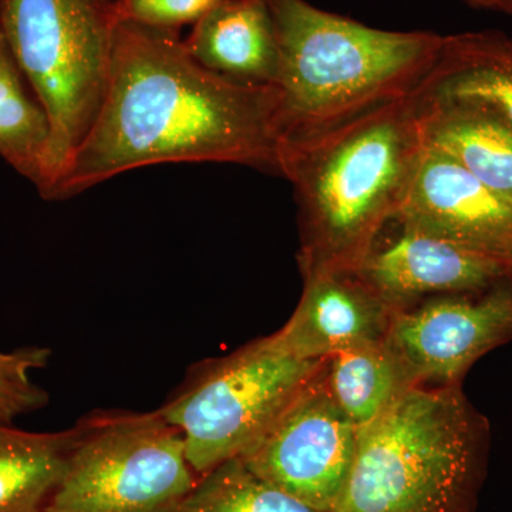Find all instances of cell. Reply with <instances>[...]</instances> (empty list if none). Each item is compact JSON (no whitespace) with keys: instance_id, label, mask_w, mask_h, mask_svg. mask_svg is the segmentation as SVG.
Returning a JSON list of instances; mask_svg holds the SVG:
<instances>
[{"instance_id":"1","label":"cell","mask_w":512,"mask_h":512,"mask_svg":"<svg viewBox=\"0 0 512 512\" xmlns=\"http://www.w3.org/2000/svg\"><path fill=\"white\" fill-rule=\"evenodd\" d=\"M281 94L201 66L178 30L117 22L109 89L92 130L47 201L164 163H227L279 173Z\"/></svg>"},{"instance_id":"20","label":"cell","mask_w":512,"mask_h":512,"mask_svg":"<svg viewBox=\"0 0 512 512\" xmlns=\"http://www.w3.org/2000/svg\"><path fill=\"white\" fill-rule=\"evenodd\" d=\"M52 350L43 346H26L0 350V423L39 412L50 402L49 393L32 379V375L49 366Z\"/></svg>"},{"instance_id":"17","label":"cell","mask_w":512,"mask_h":512,"mask_svg":"<svg viewBox=\"0 0 512 512\" xmlns=\"http://www.w3.org/2000/svg\"><path fill=\"white\" fill-rule=\"evenodd\" d=\"M325 376L333 399L357 429L372 423L413 387L386 340L352 346L326 357Z\"/></svg>"},{"instance_id":"4","label":"cell","mask_w":512,"mask_h":512,"mask_svg":"<svg viewBox=\"0 0 512 512\" xmlns=\"http://www.w3.org/2000/svg\"><path fill=\"white\" fill-rule=\"evenodd\" d=\"M490 424L461 383L410 387L359 429L332 512H476Z\"/></svg>"},{"instance_id":"13","label":"cell","mask_w":512,"mask_h":512,"mask_svg":"<svg viewBox=\"0 0 512 512\" xmlns=\"http://www.w3.org/2000/svg\"><path fill=\"white\" fill-rule=\"evenodd\" d=\"M201 66L231 82L276 87L281 52L266 0H224L184 40Z\"/></svg>"},{"instance_id":"21","label":"cell","mask_w":512,"mask_h":512,"mask_svg":"<svg viewBox=\"0 0 512 512\" xmlns=\"http://www.w3.org/2000/svg\"><path fill=\"white\" fill-rule=\"evenodd\" d=\"M224 0H114L117 22L180 30L195 25Z\"/></svg>"},{"instance_id":"22","label":"cell","mask_w":512,"mask_h":512,"mask_svg":"<svg viewBox=\"0 0 512 512\" xmlns=\"http://www.w3.org/2000/svg\"><path fill=\"white\" fill-rule=\"evenodd\" d=\"M473 8L497 10L512 16V0H463Z\"/></svg>"},{"instance_id":"10","label":"cell","mask_w":512,"mask_h":512,"mask_svg":"<svg viewBox=\"0 0 512 512\" xmlns=\"http://www.w3.org/2000/svg\"><path fill=\"white\" fill-rule=\"evenodd\" d=\"M394 220L512 268V198L430 148Z\"/></svg>"},{"instance_id":"18","label":"cell","mask_w":512,"mask_h":512,"mask_svg":"<svg viewBox=\"0 0 512 512\" xmlns=\"http://www.w3.org/2000/svg\"><path fill=\"white\" fill-rule=\"evenodd\" d=\"M50 124L45 109L0 32V158L43 191Z\"/></svg>"},{"instance_id":"15","label":"cell","mask_w":512,"mask_h":512,"mask_svg":"<svg viewBox=\"0 0 512 512\" xmlns=\"http://www.w3.org/2000/svg\"><path fill=\"white\" fill-rule=\"evenodd\" d=\"M420 96L480 104L512 127V39L497 30L444 36Z\"/></svg>"},{"instance_id":"7","label":"cell","mask_w":512,"mask_h":512,"mask_svg":"<svg viewBox=\"0 0 512 512\" xmlns=\"http://www.w3.org/2000/svg\"><path fill=\"white\" fill-rule=\"evenodd\" d=\"M76 427L43 512H177L200 480L180 431L158 410H96Z\"/></svg>"},{"instance_id":"16","label":"cell","mask_w":512,"mask_h":512,"mask_svg":"<svg viewBox=\"0 0 512 512\" xmlns=\"http://www.w3.org/2000/svg\"><path fill=\"white\" fill-rule=\"evenodd\" d=\"M77 439V427L36 433L0 423V512H43Z\"/></svg>"},{"instance_id":"14","label":"cell","mask_w":512,"mask_h":512,"mask_svg":"<svg viewBox=\"0 0 512 512\" xmlns=\"http://www.w3.org/2000/svg\"><path fill=\"white\" fill-rule=\"evenodd\" d=\"M424 147L453 160L477 180L512 198V127L470 101L413 93Z\"/></svg>"},{"instance_id":"9","label":"cell","mask_w":512,"mask_h":512,"mask_svg":"<svg viewBox=\"0 0 512 512\" xmlns=\"http://www.w3.org/2000/svg\"><path fill=\"white\" fill-rule=\"evenodd\" d=\"M511 340L512 276L396 311L386 338L413 386L461 383L478 359Z\"/></svg>"},{"instance_id":"6","label":"cell","mask_w":512,"mask_h":512,"mask_svg":"<svg viewBox=\"0 0 512 512\" xmlns=\"http://www.w3.org/2000/svg\"><path fill=\"white\" fill-rule=\"evenodd\" d=\"M325 359H302L265 336L192 366L158 412L180 431L201 478L251 450Z\"/></svg>"},{"instance_id":"19","label":"cell","mask_w":512,"mask_h":512,"mask_svg":"<svg viewBox=\"0 0 512 512\" xmlns=\"http://www.w3.org/2000/svg\"><path fill=\"white\" fill-rule=\"evenodd\" d=\"M177 512H319L232 458L205 474Z\"/></svg>"},{"instance_id":"11","label":"cell","mask_w":512,"mask_h":512,"mask_svg":"<svg viewBox=\"0 0 512 512\" xmlns=\"http://www.w3.org/2000/svg\"><path fill=\"white\" fill-rule=\"evenodd\" d=\"M392 225L394 231L380 232L356 271L394 312L431 296L484 291L512 276L511 266L490 256L394 218Z\"/></svg>"},{"instance_id":"2","label":"cell","mask_w":512,"mask_h":512,"mask_svg":"<svg viewBox=\"0 0 512 512\" xmlns=\"http://www.w3.org/2000/svg\"><path fill=\"white\" fill-rule=\"evenodd\" d=\"M423 150L413 94L281 141L279 173L298 204L302 274L359 266L400 211Z\"/></svg>"},{"instance_id":"3","label":"cell","mask_w":512,"mask_h":512,"mask_svg":"<svg viewBox=\"0 0 512 512\" xmlns=\"http://www.w3.org/2000/svg\"><path fill=\"white\" fill-rule=\"evenodd\" d=\"M266 3L281 52L282 140L318 134L410 96L444 42L436 33L369 28L306 0Z\"/></svg>"},{"instance_id":"8","label":"cell","mask_w":512,"mask_h":512,"mask_svg":"<svg viewBox=\"0 0 512 512\" xmlns=\"http://www.w3.org/2000/svg\"><path fill=\"white\" fill-rule=\"evenodd\" d=\"M359 429L318 372L242 458L259 477L319 512H332L348 483Z\"/></svg>"},{"instance_id":"5","label":"cell","mask_w":512,"mask_h":512,"mask_svg":"<svg viewBox=\"0 0 512 512\" xmlns=\"http://www.w3.org/2000/svg\"><path fill=\"white\" fill-rule=\"evenodd\" d=\"M116 26L114 0H0V32L49 119L45 200L103 107Z\"/></svg>"},{"instance_id":"12","label":"cell","mask_w":512,"mask_h":512,"mask_svg":"<svg viewBox=\"0 0 512 512\" xmlns=\"http://www.w3.org/2000/svg\"><path fill=\"white\" fill-rule=\"evenodd\" d=\"M303 292L291 319L274 333L279 345L302 359H325L352 346L382 342L393 309L356 269L302 274Z\"/></svg>"}]
</instances>
